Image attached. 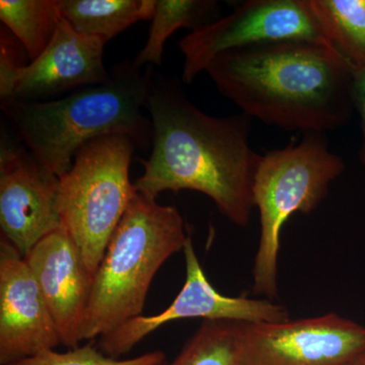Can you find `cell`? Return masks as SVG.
I'll return each mask as SVG.
<instances>
[{
  "mask_svg": "<svg viewBox=\"0 0 365 365\" xmlns=\"http://www.w3.org/2000/svg\"><path fill=\"white\" fill-rule=\"evenodd\" d=\"M25 48L20 41L2 28L0 34V98L6 100L13 97L16 79L24 67L28 66L25 60Z\"/></svg>",
  "mask_w": 365,
  "mask_h": 365,
  "instance_id": "20",
  "label": "cell"
},
{
  "mask_svg": "<svg viewBox=\"0 0 365 365\" xmlns=\"http://www.w3.org/2000/svg\"><path fill=\"white\" fill-rule=\"evenodd\" d=\"M58 330L61 344L78 347L93 276L64 228L38 242L25 257Z\"/></svg>",
  "mask_w": 365,
  "mask_h": 365,
  "instance_id": "12",
  "label": "cell"
},
{
  "mask_svg": "<svg viewBox=\"0 0 365 365\" xmlns=\"http://www.w3.org/2000/svg\"><path fill=\"white\" fill-rule=\"evenodd\" d=\"M165 361V354L160 350L144 353L134 359H118L88 344L66 352L49 350L9 365H160Z\"/></svg>",
  "mask_w": 365,
  "mask_h": 365,
  "instance_id": "19",
  "label": "cell"
},
{
  "mask_svg": "<svg viewBox=\"0 0 365 365\" xmlns=\"http://www.w3.org/2000/svg\"><path fill=\"white\" fill-rule=\"evenodd\" d=\"M58 6L76 32L107 44L134 24L151 20L155 0H58Z\"/></svg>",
  "mask_w": 365,
  "mask_h": 365,
  "instance_id": "14",
  "label": "cell"
},
{
  "mask_svg": "<svg viewBox=\"0 0 365 365\" xmlns=\"http://www.w3.org/2000/svg\"><path fill=\"white\" fill-rule=\"evenodd\" d=\"M283 41H307L329 47L307 0H248L180 41L182 81L191 83L222 53Z\"/></svg>",
  "mask_w": 365,
  "mask_h": 365,
  "instance_id": "7",
  "label": "cell"
},
{
  "mask_svg": "<svg viewBox=\"0 0 365 365\" xmlns=\"http://www.w3.org/2000/svg\"><path fill=\"white\" fill-rule=\"evenodd\" d=\"M323 133H307L299 143L262 155L253 182L261 234L253 266V292L272 299L278 292L281 232L294 213H309L344 172L342 158L329 150Z\"/></svg>",
  "mask_w": 365,
  "mask_h": 365,
  "instance_id": "5",
  "label": "cell"
},
{
  "mask_svg": "<svg viewBox=\"0 0 365 365\" xmlns=\"http://www.w3.org/2000/svg\"><path fill=\"white\" fill-rule=\"evenodd\" d=\"M353 102L354 108L359 113L362 131V148L360 150V160L365 169V68L353 72Z\"/></svg>",
  "mask_w": 365,
  "mask_h": 365,
  "instance_id": "21",
  "label": "cell"
},
{
  "mask_svg": "<svg viewBox=\"0 0 365 365\" xmlns=\"http://www.w3.org/2000/svg\"><path fill=\"white\" fill-rule=\"evenodd\" d=\"M58 182L25 146L2 135L0 230L1 237L24 258L38 242L62 228L57 210Z\"/></svg>",
  "mask_w": 365,
  "mask_h": 365,
  "instance_id": "10",
  "label": "cell"
},
{
  "mask_svg": "<svg viewBox=\"0 0 365 365\" xmlns=\"http://www.w3.org/2000/svg\"><path fill=\"white\" fill-rule=\"evenodd\" d=\"M60 344L54 319L25 258L0 237V364Z\"/></svg>",
  "mask_w": 365,
  "mask_h": 365,
  "instance_id": "11",
  "label": "cell"
},
{
  "mask_svg": "<svg viewBox=\"0 0 365 365\" xmlns=\"http://www.w3.org/2000/svg\"><path fill=\"white\" fill-rule=\"evenodd\" d=\"M137 148L131 137L111 134L81 146L59 178L57 210L91 275L137 195L129 170Z\"/></svg>",
  "mask_w": 365,
  "mask_h": 365,
  "instance_id": "6",
  "label": "cell"
},
{
  "mask_svg": "<svg viewBox=\"0 0 365 365\" xmlns=\"http://www.w3.org/2000/svg\"><path fill=\"white\" fill-rule=\"evenodd\" d=\"M105 45L103 41L76 32L61 19L45 51L21 69L11 98L40 102L106 83L111 73L103 58Z\"/></svg>",
  "mask_w": 365,
  "mask_h": 365,
  "instance_id": "13",
  "label": "cell"
},
{
  "mask_svg": "<svg viewBox=\"0 0 365 365\" xmlns=\"http://www.w3.org/2000/svg\"><path fill=\"white\" fill-rule=\"evenodd\" d=\"M186 280L181 292L165 311L153 316L137 317L98 338V349L119 359L133 349L140 341L170 322L185 319L203 321H232L247 324L278 323L290 319L284 306L270 299L227 297L209 282L198 260L191 235L184 249Z\"/></svg>",
  "mask_w": 365,
  "mask_h": 365,
  "instance_id": "9",
  "label": "cell"
},
{
  "mask_svg": "<svg viewBox=\"0 0 365 365\" xmlns=\"http://www.w3.org/2000/svg\"><path fill=\"white\" fill-rule=\"evenodd\" d=\"M109 81L47 102L1 100L4 116L24 146L48 172L60 178L73 163L79 148L98 137L125 134L137 148L153 143V128L144 114L153 71L122 61ZM146 110V109H145Z\"/></svg>",
  "mask_w": 365,
  "mask_h": 365,
  "instance_id": "3",
  "label": "cell"
},
{
  "mask_svg": "<svg viewBox=\"0 0 365 365\" xmlns=\"http://www.w3.org/2000/svg\"><path fill=\"white\" fill-rule=\"evenodd\" d=\"M206 72L242 114L285 130H335L354 110L352 71L321 43L283 41L232 50L216 56Z\"/></svg>",
  "mask_w": 365,
  "mask_h": 365,
  "instance_id": "2",
  "label": "cell"
},
{
  "mask_svg": "<svg viewBox=\"0 0 365 365\" xmlns=\"http://www.w3.org/2000/svg\"><path fill=\"white\" fill-rule=\"evenodd\" d=\"M215 0H155L148 40L134 59V66H160L168 39L179 29L191 31L217 20Z\"/></svg>",
  "mask_w": 365,
  "mask_h": 365,
  "instance_id": "16",
  "label": "cell"
},
{
  "mask_svg": "<svg viewBox=\"0 0 365 365\" xmlns=\"http://www.w3.org/2000/svg\"><path fill=\"white\" fill-rule=\"evenodd\" d=\"M145 109L153 123V150L141 162L137 193L155 200L165 191L199 192L230 222L247 227L262 157L250 143L251 118L242 113L210 116L190 102L177 79L155 76Z\"/></svg>",
  "mask_w": 365,
  "mask_h": 365,
  "instance_id": "1",
  "label": "cell"
},
{
  "mask_svg": "<svg viewBox=\"0 0 365 365\" xmlns=\"http://www.w3.org/2000/svg\"><path fill=\"white\" fill-rule=\"evenodd\" d=\"M365 327L339 314L247 324L240 365H361Z\"/></svg>",
  "mask_w": 365,
  "mask_h": 365,
  "instance_id": "8",
  "label": "cell"
},
{
  "mask_svg": "<svg viewBox=\"0 0 365 365\" xmlns=\"http://www.w3.org/2000/svg\"><path fill=\"white\" fill-rule=\"evenodd\" d=\"M361 365H365V360L364 362H362Z\"/></svg>",
  "mask_w": 365,
  "mask_h": 365,
  "instance_id": "22",
  "label": "cell"
},
{
  "mask_svg": "<svg viewBox=\"0 0 365 365\" xmlns=\"http://www.w3.org/2000/svg\"><path fill=\"white\" fill-rule=\"evenodd\" d=\"M189 235L176 207L137 193L93 275L81 340L102 337L143 316L155 274L182 251Z\"/></svg>",
  "mask_w": 365,
  "mask_h": 365,
  "instance_id": "4",
  "label": "cell"
},
{
  "mask_svg": "<svg viewBox=\"0 0 365 365\" xmlns=\"http://www.w3.org/2000/svg\"><path fill=\"white\" fill-rule=\"evenodd\" d=\"M61 19L58 0H0V20L20 41L30 61L45 51Z\"/></svg>",
  "mask_w": 365,
  "mask_h": 365,
  "instance_id": "17",
  "label": "cell"
},
{
  "mask_svg": "<svg viewBox=\"0 0 365 365\" xmlns=\"http://www.w3.org/2000/svg\"><path fill=\"white\" fill-rule=\"evenodd\" d=\"M245 323L203 321L176 359L160 365H240Z\"/></svg>",
  "mask_w": 365,
  "mask_h": 365,
  "instance_id": "18",
  "label": "cell"
},
{
  "mask_svg": "<svg viewBox=\"0 0 365 365\" xmlns=\"http://www.w3.org/2000/svg\"><path fill=\"white\" fill-rule=\"evenodd\" d=\"M329 47L352 72L365 68V0H307Z\"/></svg>",
  "mask_w": 365,
  "mask_h": 365,
  "instance_id": "15",
  "label": "cell"
}]
</instances>
